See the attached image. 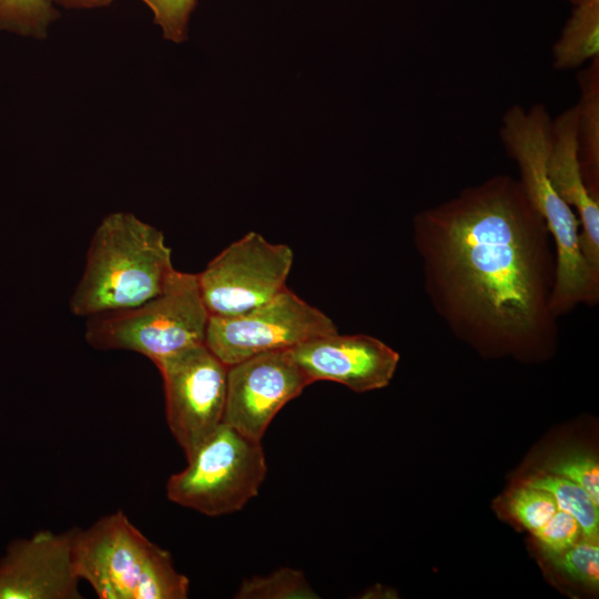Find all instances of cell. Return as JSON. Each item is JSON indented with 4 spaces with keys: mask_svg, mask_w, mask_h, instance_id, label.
<instances>
[{
    "mask_svg": "<svg viewBox=\"0 0 599 599\" xmlns=\"http://www.w3.org/2000/svg\"><path fill=\"white\" fill-rule=\"evenodd\" d=\"M546 224L519 181L496 175L423 212L418 234L434 286L457 321L520 341L544 326Z\"/></svg>",
    "mask_w": 599,
    "mask_h": 599,
    "instance_id": "cell-1",
    "label": "cell"
},
{
    "mask_svg": "<svg viewBox=\"0 0 599 599\" xmlns=\"http://www.w3.org/2000/svg\"><path fill=\"white\" fill-rule=\"evenodd\" d=\"M175 271L160 230L132 213H111L92 235L70 309L90 317L139 305L160 294Z\"/></svg>",
    "mask_w": 599,
    "mask_h": 599,
    "instance_id": "cell-2",
    "label": "cell"
},
{
    "mask_svg": "<svg viewBox=\"0 0 599 599\" xmlns=\"http://www.w3.org/2000/svg\"><path fill=\"white\" fill-rule=\"evenodd\" d=\"M500 140L520 171V184L557 246V273L549 309L562 313L579 302L595 300L598 276L579 246L578 221L554 189L548 175L552 119L542 103L529 109L511 105L501 119Z\"/></svg>",
    "mask_w": 599,
    "mask_h": 599,
    "instance_id": "cell-3",
    "label": "cell"
},
{
    "mask_svg": "<svg viewBox=\"0 0 599 599\" xmlns=\"http://www.w3.org/2000/svg\"><path fill=\"white\" fill-rule=\"evenodd\" d=\"M73 558L80 579L101 599H185L190 581L171 554L152 542L122 511L75 529Z\"/></svg>",
    "mask_w": 599,
    "mask_h": 599,
    "instance_id": "cell-4",
    "label": "cell"
},
{
    "mask_svg": "<svg viewBox=\"0 0 599 599\" xmlns=\"http://www.w3.org/2000/svg\"><path fill=\"white\" fill-rule=\"evenodd\" d=\"M210 313L197 274L175 271L152 298L123 309L87 317L85 341L98 349H125L153 364L205 341Z\"/></svg>",
    "mask_w": 599,
    "mask_h": 599,
    "instance_id": "cell-5",
    "label": "cell"
},
{
    "mask_svg": "<svg viewBox=\"0 0 599 599\" xmlns=\"http://www.w3.org/2000/svg\"><path fill=\"white\" fill-rule=\"evenodd\" d=\"M166 481L174 504L216 517L241 510L257 496L267 465L262 440L222 423Z\"/></svg>",
    "mask_w": 599,
    "mask_h": 599,
    "instance_id": "cell-6",
    "label": "cell"
},
{
    "mask_svg": "<svg viewBox=\"0 0 599 599\" xmlns=\"http://www.w3.org/2000/svg\"><path fill=\"white\" fill-rule=\"evenodd\" d=\"M337 332L334 322L287 287L270 301L230 316H210L204 344L226 366L276 351H290Z\"/></svg>",
    "mask_w": 599,
    "mask_h": 599,
    "instance_id": "cell-7",
    "label": "cell"
},
{
    "mask_svg": "<svg viewBox=\"0 0 599 599\" xmlns=\"http://www.w3.org/2000/svg\"><path fill=\"white\" fill-rule=\"evenodd\" d=\"M293 251L248 232L217 254L197 274L210 316H230L254 308L286 288Z\"/></svg>",
    "mask_w": 599,
    "mask_h": 599,
    "instance_id": "cell-8",
    "label": "cell"
},
{
    "mask_svg": "<svg viewBox=\"0 0 599 599\" xmlns=\"http://www.w3.org/2000/svg\"><path fill=\"white\" fill-rule=\"evenodd\" d=\"M169 428L186 458L223 423L227 366L202 343L154 364Z\"/></svg>",
    "mask_w": 599,
    "mask_h": 599,
    "instance_id": "cell-9",
    "label": "cell"
},
{
    "mask_svg": "<svg viewBox=\"0 0 599 599\" xmlns=\"http://www.w3.org/2000/svg\"><path fill=\"white\" fill-rule=\"evenodd\" d=\"M309 384L291 349L260 354L230 365L223 423L262 440L276 414Z\"/></svg>",
    "mask_w": 599,
    "mask_h": 599,
    "instance_id": "cell-10",
    "label": "cell"
},
{
    "mask_svg": "<svg viewBox=\"0 0 599 599\" xmlns=\"http://www.w3.org/2000/svg\"><path fill=\"white\" fill-rule=\"evenodd\" d=\"M75 529L12 540L0 559V599H79Z\"/></svg>",
    "mask_w": 599,
    "mask_h": 599,
    "instance_id": "cell-11",
    "label": "cell"
},
{
    "mask_svg": "<svg viewBox=\"0 0 599 599\" xmlns=\"http://www.w3.org/2000/svg\"><path fill=\"white\" fill-rule=\"evenodd\" d=\"M291 353L312 383L336 382L357 393L387 386L399 362L397 352L373 336L337 332L306 341Z\"/></svg>",
    "mask_w": 599,
    "mask_h": 599,
    "instance_id": "cell-12",
    "label": "cell"
},
{
    "mask_svg": "<svg viewBox=\"0 0 599 599\" xmlns=\"http://www.w3.org/2000/svg\"><path fill=\"white\" fill-rule=\"evenodd\" d=\"M550 182L570 207L578 212L582 224L579 236L581 254L598 276L599 271V203L585 183L577 145V109L568 108L552 120V139L548 156Z\"/></svg>",
    "mask_w": 599,
    "mask_h": 599,
    "instance_id": "cell-13",
    "label": "cell"
},
{
    "mask_svg": "<svg viewBox=\"0 0 599 599\" xmlns=\"http://www.w3.org/2000/svg\"><path fill=\"white\" fill-rule=\"evenodd\" d=\"M577 109L578 158L589 192L598 199L599 182V57L582 68Z\"/></svg>",
    "mask_w": 599,
    "mask_h": 599,
    "instance_id": "cell-14",
    "label": "cell"
},
{
    "mask_svg": "<svg viewBox=\"0 0 599 599\" xmlns=\"http://www.w3.org/2000/svg\"><path fill=\"white\" fill-rule=\"evenodd\" d=\"M557 70H573L599 57V0L578 6L552 45Z\"/></svg>",
    "mask_w": 599,
    "mask_h": 599,
    "instance_id": "cell-15",
    "label": "cell"
},
{
    "mask_svg": "<svg viewBox=\"0 0 599 599\" xmlns=\"http://www.w3.org/2000/svg\"><path fill=\"white\" fill-rule=\"evenodd\" d=\"M518 484L548 491L559 510L576 518L583 538L599 540V506L578 484L541 470L527 475Z\"/></svg>",
    "mask_w": 599,
    "mask_h": 599,
    "instance_id": "cell-16",
    "label": "cell"
},
{
    "mask_svg": "<svg viewBox=\"0 0 599 599\" xmlns=\"http://www.w3.org/2000/svg\"><path fill=\"white\" fill-rule=\"evenodd\" d=\"M498 508L515 526L531 535L544 527L558 510L548 491L521 484L507 491Z\"/></svg>",
    "mask_w": 599,
    "mask_h": 599,
    "instance_id": "cell-17",
    "label": "cell"
},
{
    "mask_svg": "<svg viewBox=\"0 0 599 599\" xmlns=\"http://www.w3.org/2000/svg\"><path fill=\"white\" fill-rule=\"evenodd\" d=\"M237 599H316L318 596L298 569L281 568L267 576L245 579Z\"/></svg>",
    "mask_w": 599,
    "mask_h": 599,
    "instance_id": "cell-18",
    "label": "cell"
},
{
    "mask_svg": "<svg viewBox=\"0 0 599 599\" xmlns=\"http://www.w3.org/2000/svg\"><path fill=\"white\" fill-rule=\"evenodd\" d=\"M57 18L50 0H0V29L41 38Z\"/></svg>",
    "mask_w": 599,
    "mask_h": 599,
    "instance_id": "cell-19",
    "label": "cell"
},
{
    "mask_svg": "<svg viewBox=\"0 0 599 599\" xmlns=\"http://www.w3.org/2000/svg\"><path fill=\"white\" fill-rule=\"evenodd\" d=\"M541 471L578 484L599 506V463L595 453L579 448L559 451L546 460Z\"/></svg>",
    "mask_w": 599,
    "mask_h": 599,
    "instance_id": "cell-20",
    "label": "cell"
},
{
    "mask_svg": "<svg viewBox=\"0 0 599 599\" xmlns=\"http://www.w3.org/2000/svg\"><path fill=\"white\" fill-rule=\"evenodd\" d=\"M570 580L597 591L599 587V540L580 538L562 552L545 557Z\"/></svg>",
    "mask_w": 599,
    "mask_h": 599,
    "instance_id": "cell-21",
    "label": "cell"
},
{
    "mask_svg": "<svg viewBox=\"0 0 599 599\" xmlns=\"http://www.w3.org/2000/svg\"><path fill=\"white\" fill-rule=\"evenodd\" d=\"M545 557L556 556L582 538L581 528L576 518L562 510L532 535Z\"/></svg>",
    "mask_w": 599,
    "mask_h": 599,
    "instance_id": "cell-22",
    "label": "cell"
},
{
    "mask_svg": "<svg viewBox=\"0 0 599 599\" xmlns=\"http://www.w3.org/2000/svg\"><path fill=\"white\" fill-rule=\"evenodd\" d=\"M152 11L154 22L163 31L165 39L182 42L186 39L189 18L196 0H141Z\"/></svg>",
    "mask_w": 599,
    "mask_h": 599,
    "instance_id": "cell-23",
    "label": "cell"
},
{
    "mask_svg": "<svg viewBox=\"0 0 599 599\" xmlns=\"http://www.w3.org/2000/svg\"><path fill=\"white\" fill-rule=\"evenodd\" d=\"M67 8H98L110 4L113 0H50Z\"/></svg>",
    "mask_w": 599,
    "mask_h": 599,
    "instance_id": "cell-24",
    "label": "cell"
},
{
    "mask_svg": "<svg viewBox=\"0 0 599 599\" xmlns=\"http://www.w3.org/2000/svg\"><path fill=\"white\" fill-rule=\"evenodd\" d=\"M573 6H578V4H581V3H585V2H589V1H592V0H569Z\"/></svg>",
    "mask_w": 599,
    "mask_h": 599,
    "instance_id": "cell-25",
    "label": "cell"
}]
</instances>
